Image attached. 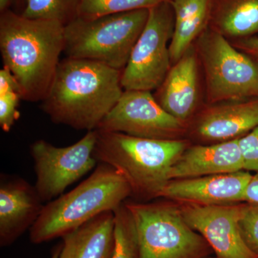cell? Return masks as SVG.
Here are the masks:
<instances>
[{"label": "cell", "instance_id": "obj_1", "mask_svg": "<svg viewBox=\"0 0 258 258\" xmlns=\"http://www.w3.org/2000/svg\"><path fill=\"white\" fill-rule=\"evenodd\" d=\"M122 71L96 61L61 60L42 111L53 123L79 130H96L123 94Z\"/></svg>", "mask_w": 258, "mask_h": 258}, {"label": "cell", "instance_id": "obj_2", "mask_svg": "<svg viewBox=\"0 0 258 258\" xmlns=\"http://www.w3.org/2000/svg\"><path fill=\"white\" fill-rule=\"evenodd\" d=\"M0 13L4 68L18 82L23 100L42 101L64 52V26L52 20L26 18L12 10Z\"/></svg>", "mask_w": 258, "mask_h": 258}, {"label": "cell", "instance_id": "obj_3", "mask_svg": "<svg viewBox=\"0 0 258 258\" xmlns=\"http://www.w3.org/2000/svg\"><path fill=\"white\" fill-rule=\"evenodd\" d=\"M94 154L97 161L123 176L132 195L149 200L159 198L170 181L172 166L187 148L181 139L139 138L118 132L98 130Z\"/></svg>", "mask_w": 258, "mask_h": 258}, {"label": "cell", "instance_id": "obj_4", "mask_svg": "<svg viewBox=\"0 0 258 258\" xmlns=\"http://www.w3.org/2000/svg\"><path fill=\"white\" fill-rule=\"evenodd\" d=\"M132 195L128 181L101 163L74 189L44 205L30 229V240L41 244L62 237L103 212H114Z\"/></svg>", "mask_w": 258, "mask_h": 258}, {"label": "cell", "instance_id": "obj_5", "mask_svg": "<svg viewBox=\"0 0 258 258\" xmlns=\"http://www.w3.org/2000/svg\"><path fill=\"white\" fill-rule=\"evenodd\" d=\"M149 15V9H139L93 20L75 19L64 26V52L70 58L123 71Z\"/></svg>", "mask_w": 258, "mask_h": 258}, {"label": "cell", "instance_id": "obj_6", "mask_svg": "<svg viewBox=\"0 0 258 258\" xmlns=\"http://www.w3.org/2000/svg\"><path fill=\"white\" fill-rule=\"evenodd\" d=\"M138 233L140 258H208L213 252L203 236L169 202H125Z\"/></svg>", "mask_w": 258, "mask_h": 258}, {"label": "cell", "instance_id": "obj_7", "mask_svg": "<svg viewBox=\"0 0 258 258\" xmlns=\"http://www.w3.org/2000/svg\"><path fill=\"white\" fill-rule=\"evenodd\" d=\"M212 102L258 98V62L208 27L196 40Z\"/></svg>", "mask_w": 258, "mask_h": 258}, {"label": "cell", "instance_id": "obj_8", "mask_svg": "<svg viewBox=\"0 0 258 258\" xmlns=\"http://www.w3.org/2000/svg\"><path fill=\"white\" fill-rule=\"evenodd\" d=\"M174 28V13L169 2L149 9L143 32L122 71L124 91H149L160 87L171 64L169 44Z\"/></svg>", "mask_w": 258, "mask_h": 258}, {"label": "cell", "instance_id": "obj_9", "mask_svg": "<svg viewBox=\"0 0 258 258\" xmlns=\"http://www.w3.org/2000/svg\"><path fill=\"white\" fill-rule=\"evenodd\" d=\"M96 140L97 132L93 130L69 147H55L42 139L30 145L36 174L35 187L43 203L60 197L69 186L96 167Z\"/></svg>", "mask_w": 258, "mask_h": 258}, {"label": "cell", "instance_id": "obj_10", "mask_svg": "<svg viewBox=\"0 0 258 258\" xmlns=\"http://www.w3.org/2000/svg\"><path fill=\"white\" fill-rule=\"evenodd\" d=\"M184 128V122L166 112L152 91H124L97 129L139 138L176 139Z\"/></svg>", "mask_w": 258, "mask_h": 258}, {"label": "cell", "instance_id": "obj_11", "mask_svg": "<svg viewBox=\"0 0 258 258\" xmlns=\"http://www.w3.org/2000/svg\"><path fill=\"white\" fill-rule=\"evenodd\" d=\"M180 206L185 221L208 242L215 258H257L247 247L239 229L241 205Z\"/></svg>", "mask_w": 258, "mask_h": 258}, {"label": "cell", "instance_id": "obj_12", "mask_svg": "<svg viewBox=\"0 0 258 258\" xmlns=\"http://www.w3.org/2000/svg\"><path fill=\"white\" fill-rule=\"evenodd\" d=\"M252 177L247 171L241 170L171 179L161 191L159 198L199 205H232L244 202L246 189Z\"/></svg>", "mask_w": 258, "mask_h": 258}, {"label": "cell", "instance_id": "obj_13", "mask_svg": "<svg viewBox=\"0 0 258 258\" xmlns=\"http://www.w3.org/2000/svg\"><path fill=\"white\" fill-rule=\"evenodd\" d=\"M35 186L18 176L1 175L0 181V246L14 243L31 228L43 208Z\"/></svg>", "mask_w": 258, "mask_h": 258}, {"label": "cell", "instance_id": "obj_14", "mask_svg": "<svg viewBox=\"0 0 258 258\" xmlns=\"http://www.w3.org/2000/svg\"><path fill=\"white\" fill-rule=\"evenodd\" d=\"M191 45L176 63L158 88L156 99L169 114L185 122L192 114L198 100V59Z\"/></svg>", "mask_w": 258, "mask_h": 258}, {"label": "cell", "instance_id": "obj_15", "mask_svg": "<svg viewBox=\"0 0 258 258\" xmlns=\"http://www.w3.org/2000/svg\"><path fill=\"white\" fill-rule=\"evenodd\" d=\"M244 170L238 139L187 147L171 167L169 179L227 174Z\"/></svg>", "mask_w": 258, "mask_h": 258}, {"label": "cell", "instance_id": "obj_16", "mask_svg": "<svg viewBox=\"0 0 258 258\" xmlns=\"http://www.w3.org/2000/svg\"><path fill=\"white\" fill-rule=\"evenodd\" d=\"M258 126V98L220 105L204 112L195 132L203 140L227 142L240 139Z\"/></svg>", "mask_w": 258, "mask_h": 258}, {"label": "cell", "instance_id": "obj_17", "mask_svg": "<svg viewBox=\"0 0 258 258\" xmlns=\"http://www.w3.org/2000/svg\"><path fill=\"white\" fill-rule=\"evenodd\" d=\"M114 220V212H103L66 234L59 258H111Z\"/></svg>", "mask_w": 258, "mask_h": 258}, {"label": "cell", "instance_id": "obj_18", "mask_svg": "<svg viewBox=\"0 0 258 258\" xmlns=\"http://www.w3.org/2000/svg\"><path fill=\"white\" fill-rule=\"evenodd\" d=\"M174 28L169 44L171 64L184 55L209 27L212 0H171Z\"/></svg>", "mask_w": 258, "mask_h": 258}, {"label": "cell", "instance_id": "obj_19", "mask_svg": "<svg viewBox=\"0 0 258 258\" xmlns=\"http://www.w3.org/2000/svg\"><path fill=\"white\" fill-rule=\"evenodd\" d=\"M209 27L237 40L258 32V0H212Z\"/></svg>", "mask_w": 258, "mask_h": 258}, {"label": "cell", "instance_id": "obj_20", "mask_svg": "<svg viewBox=\"0 0 258 258\" xmlns=\"http://www.w3.org/2000/svg\"><path fill=\"white\" fill-rule=\"evenodd\" d=\"M114 247L111 258H140L137 226L125 203L114 212Z\"/></svg>", "mask_w": 258, "mask_h": 258}, {"label": "cell", "instance_id": "obj_21", "mask_svg": "<svg viewBox=\"0 0 258 258\" xmlns=\"http://www.w3.org/2000/svg\"><path fill=\"white\" fill-rule=\"evenodd\" d=\"M81 0H26L21 15L32 20H52L69 25L77 18Z\"/></svg>", "mask_w": 258, "mask_h": 258}, {"label": "cell", "instance_id": "obj_22", "mask_svg": "<svg viewBox=\"0 0 258 258\" xmlns=\"http://www.w3.org/2000/svg\"><path fill=\"white\" fill-rule=\"evenodd\" d=\"M160 0H81L77 18L93 20L132 10L150 9Z\"/></svg>", "mask_w": 258, "mask_h": 258}, {"label": "cell", "instance_id": "obj_23", "mask_svg": "<svg viewBox=\"0 0 258 258\" xmlns=\"http://www.w3.org/2000/svg\"><path fill=\"white\" fill-rule=\"evenodd\" d=\"M239 229L244 243L258 258V205H241Z\"/></svg>", "mask_w": 258, "mask_h": 258}, {"label": "cell", "instance_id": "obj_24", "mask_svg": "<svg viewBox=\"0 0 258 258\" xmlns=\"http://www.w3.org/2000/svg\"><path fill=\"white\" fill-rule=\"evenodd\" d=\"M22 98L20 91L0 93V127L3 132H10L20 117L18 108Z\"/></svg>", "mask_w": 258, "mask_h": 258}, {"label": "cell", "instance_id": "obj_25", "mask_svg": "<svg viewBox=\"0 0 258 258\" xmlns=\"http://www.w3.org/2000/svg\"><path fill=\"white\" fill-rule=\"evenodd\" d=\"M243 169L258 171V126L238 139Z\"/></svg>", "mask_w": 258, "mask_h": 258}, {"label": "cell", "instance_id": "obj_26", "mask_svg": "<svg viewBox=\"0 0 258 258\" xmlns=\"http://www.w3.org/2000/svg\"><path fill=\"white\" fill-rule=\"evenodd\" d=\"M236 47L258 62V37L241 39L236 42Z\"/></svg>", "mask_w": 258, "mask_h": 258}, {"label": "cell", "instance_id": "obj_27", "mask_svg": "<svg viewBox=\"0 0 258 258\" xmlns=\"http://www.w3.org/2000/svg\"><path fill=\"white\" fill-rule=\"evenodd\" d=\"M244 202L258 205V171L249 181L244 195Z\"/></svg>", "mask_w": 258, "mask_h": 258}, {"label": "cell", "instance_id": "obj_28", "mask_svg": "<svg viewBox=\"0 0 258 258\" xmlns=\"http://www.w3.org/2000/svg\"><path fill=\"white\" fill-rule=\"evenodd\" d=\"M25 2L26 0H14L13 10L15 13L18 14H22L24 9H25Z\"/></svg>", "mask_w": 258, "mask_h": 258}, {"label": "cell", "instance_id": "obj_29", "mask_svg": "<svg viewBox=\"0 0 258 258\" xmlns=\"http://www.w3.org/2000/svg\"><path fill=\"white\" fill-rule=\"evenodd\" d=\"M14 0H0V13L8 10H13Z\"/></svg>", "mask_w": 258, "mask_h": 258}, {"label": "cell", "instance_id": "obj_30", "mask_svg": "<svg viewBox=\"0 0 258 258\" xmlns=\"http://www.w3.org/2000/svg\"><path fill=\"white\" fill-rule=\"evenodd\" d=\"M61 247H62V243L57 245V247L54 249L53 252H52V256L50 258H59L60 255V252L61 250Z\"/></svg>", "mask_w": 258, "mask_h": 258}, {"label": "cell", "instance_id": "obj_31", "mask_svg": "<svg viewBox=\"0 0 258 258\" xmlns=\"http://www.w3.org/2000/svg\"><path fill=\"white\" fill-rule=\"evenodd\" d=\"M160 1L161 2H169V3H170L171 0H160Z\"/></svg>", "mask_w": 258, "mask_h": 258}]
</instances>
